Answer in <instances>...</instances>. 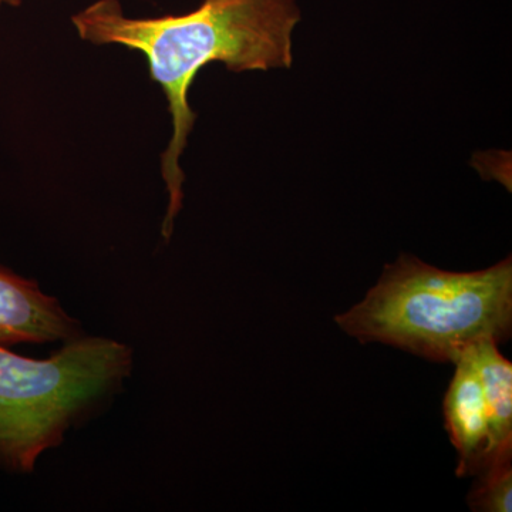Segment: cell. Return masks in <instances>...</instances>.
Masks as SVG:
<instances>
[{
	"label": "cell",
	"instance_id": "3",
	"mask_svg": "<svg viewBox=\"0 0 512 512\" xmlns=\"http://www.w3.org/2000/svg\"><path fill=\"white\" fill-rule=\"evenodd\" d=\"M127 346L74 338L46 360L0 345V458L20 471L62 441L67 429L130 373Z\"/></svg>",
	"mask_w": 512,
	"mask_h": 512
},
{
	"label": "cell",
	"instance_id": "4",
	"mask_svg": "<svg viewBox=\"0 0 512 512\" xmlns=\"http://www.w3.org/2000/svg\"><path fill=\"white\" fill-rule=\"evenodd\" d=\"M454 365L456 372L444 399V419L458 454L457 476H478L497 461L512 457V437L498 424L470 350Z\"/></svg>",
	"mask_w": 512,
	"mask_h": 512
},
{
	"label": "cell",
	"instance_id": "5",
	"mask_svg": "<svg viewBox=\"0 0 512 512\" xmlns=\"http://www.w3.org/2000/svg\"><path fill=\"white\" fill-rule=\"evenodd\" d=\"M77 326L36 282L0 268V345L76 338Z\"/></svg>",
	"mask_w": 512,
	"mask_h": 512
},
{
	"label": "cell",
	"instance_id": "1",
	"mask_svg": "<svg viewBox=\"0 0 512 512\" xmlns=\"http://www.w3.org/2000/svg\"><path fill=\"white\" fill-rule=\"evenodd\" d=\"M301 19L296 0H204L194 12L156 19L126 18L119 0H99L73 16L83 40L143 53L151 79L167 96L173 137L161 156V173L170 194L165 238L173 232L183 205L180 157L197 119L188 103L195 76L214 62L235 73L289 69L293 30Z\"/></svg>",
	"mask_w": 512,
	"mask_h": 512
},
{
	"label": "cell",
	"instance_id": "7",
	"mask_svg": "<svg viewBox=\"0 0 512 512\" xmlns=\"http://www.w3.org/2000/svg\"><path fill=\"white\" fill-rule=\"evenodd\" d=\"M20 3H22V0H0V6L8 5L12 6V8H18V6H20Z\"/></svg>",
	"mask_w": 512,
	"mask_h": 512
},
{
	"label": "cell",
	"instance_id": "2",
	"mask_svg": "<svg viewBox=\"0 0 512 512\" xmlns=\"http://www.w3.org/2000/svg\"><path fill=\"white\" fill-rule=\"evenodd\" d=\"M335 320L362 343L454 363L481 340L510 339L511 256L481 271L450 272L402 255L384 266L362 302Z\"/></svg>",
	"mask_w": 512,
	"mask_h": 512
},
{
	"label": "cell",
	"instance_id": "6",
	"mask_svg": "<svg viewBox=\"0 0 512 512\" xmlns=\"http://www.w3.org/2000/svg\"><path fill=\"white\" fill-rule=\"evenodd\" d=\"M480 480L468 495V505L478 512L512 511V457L497 461L478 474Z\"/></svg>",
	"mask_w": 512,
	"mask_h": 512
}]
</instances>
